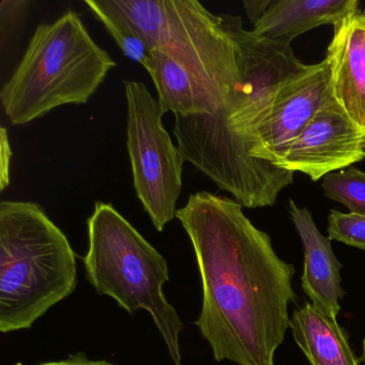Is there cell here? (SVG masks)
Instances as JSON below:
<instances>
[{"label":"cell","mask_w":365,"mask_h":365,"mask_svg":"<svg viewBox=\"0 0 365 365\" xmlns=\"http://www.w3.org/2000/svg\"><path fill=\"white\" fill-rule=\"evenodd\" d=\"M363 361H364L365 365V339L364 341H363Z\"/></svg>","instance_id":"22"},{"label":"cell","mask_w":365,"mask_h":365,"mask_svg":"<svg viewBox=\"0 0 365 365\" xmlns=\"http://www.w3.org/2000/svg\"><path fill=\"white\" fill-rule=\"evenodd\" d=\"M33 5L29 0H1L0 3V36L1 50L5 48L7 40L26 18L29 7Z\"/></svg>","instance_id":"18"},{"label":"cell","mask_w":365,"mask_h":365,"mask_svg":"<svg viewBox=\"0 0 365 365\" xmlns=\"http://www.w3.org/2000/svg\"><path fill=\"white\" fill-rule=\"evenodd\" d=\"M289 329L311 365H360L347 333L337 319L318 311L311 303L294 309Z\"/></svg>","instance_id":"14"},{"label":"cell","mask_w":365,"mask_h":365,"mask_svg":"<svg viewBox=\"0 0 365 365\" xmlns=\"http://www.w3.org/2000/svg\"><path fill=\"white\" fill-rule=\"evenodd\" d=\"M328 238L365 251V217L332 210L328 217Z\"/></svg>","instance_id":"17"},{"label":"cell","mask_w":365,"mask_h":365,"mask_svg":"<svg viewBox=\"0 0 365 365\" xmlns=\"http://www.w3.org/2000/svg\"><path fill=\"white\" fill-rule=\"evenodd\" d=\"M11 147L8 138L7 129L1 128L0 133V190L4 191L10 185V161H11Z\"/></svg>","instance_id":"19"},{"label":"cell","mask_w":365,"mask_h":365,"mask_svg":"<svg viewBox=\"0 0 365 365\" xmlns=\"http://www.w3.org/2000/svg\"><path fill=\"white\" fill-rule=\"evenodd\" d=\"M358 9L356 0H272L252 31L258 37L290 46L302 34L322 25L334 26Z\"/></svg>","instance_id":"13"},{"label":"cell","mask_w":365,"mask_h":365,"mask_svg":"<svg viewBox=\"0 0 365 365\" xmlns=\"http://www.w3.org/2000/svg\"><path fill=\"white\" fill-rule=\"evenodd\" d=\"M324 59L333 98L365 130V11L358 9L334 25Z\"/></svg>","instance_id":"10"},{"label":"cell","mask_w":365,"mask_h":365,"mask_svg":"<svg viewBox=\"0 0 365 365\" xmlns=\"http://www.w3.org/2000/svg\"><path fill=\"white\" fill-rule=\"evenodd\" d=\"M123 87L134 189L155 230L163 232L176 217L185 161L163 125L165 112L146 85L123 81Z\"/></svg>","instance_id":"7"},{"label":"cell","mask_w":365,"mask_h":365,"mask_svg":"<svg viewBox=\"0 0 365 365\" xmlns=\"http://www.w3.org/2000/svg\"><path fill=\"white\" fill-rule=\"evenodd\" d=\"M39 365H115L114 363L108 362L106 360H91L86 354H76L70 356L65 360L50 361V362L41 363Z\"/></svg>","instance_id":"21"},{"label":"cell","mask_w":365,"mask_h":365,"mask_svg":"<svg viewBox=\"0 0 365 365\" xmlns=\"http://www.w3.org/2000/svg\"><path fill=\"white\" fill-rule=\"evenodd\" d=\"M289 215L304 251L301 285L311 304L318 311L337 319L343 298L341 264L335 256L331 240L316 226L313 215L305 207L289 200Z\"/></svg>","instance_id":"11"},{"label":"cell","mask_w":365,"mask_h":365,"mask_svg":"<svg viewBox=\"0 0 365 365\" xmlns=\"http://www.w3.org/2000/svg\"><path fill=\"white\" fill-rule=\"evenodd\" d=\"M78 286L76 256L38 202H0V332L29 330Z\"/></svg>","instance_id":"3"},{"label":"cell","mask_w":365,"mask_h":365,"mask_svg":"<svg viewBox=\"0 0 365 365\" xmlns=\"http://www.w3.org/2000/svg\"><path fill=\"white\" fill-rule=\"evenodd\" d=\"M232 198L202 191L176 212L200 270L202 305L195 322L215 361L275 365L297 301L294 267L273 249Z\"/></svg>","instance_id":"1"},{"label":"cell","mask_w":365,"mask_h":365,"mask_svg":"<svg viewBox=\"0 0 365 365\" xmlns=\"http://www.w3.org/2000/svg\"><path fill=\"white\" fill-rule=\"evenodd\" d=\"M272 0H245L243 1V6H245V12H247V18H249L250 22L253 23V25L256 22L260 20L266 14L267 9L270 7Z\"/></svg>","instance_id":"20"},{"label":"cell","mask_w":365,"mask_h":365,"mask_svg":"<svg viewBox=\"0 0 365 365\" xmlns=\"http://www.w3.org/2000/svg\"><path fill=\"white\" fill-rule=\"evenodd\" d=\"M237 48L241 82L215 114L175 115L174 135L190 162L245 208L273 206L294 173L250 155L245 136L277 89L304 63L288 44L243 29L240 16H221Z\"/></svg>","instance_id":"2"},{"label":"cell","mask_w":365,"mask_h":365,"mask_svg":"<svg viewBox=\"0 0 365 365\" xmlns=\"http://www.w3.org/2000/svg\"><path fill=\"white\" fill-rule=\"evenodd\" d=\"M84 3L104 25L123 54L144 67L150 56V48L142 33L123 14L113 9L108 0H85Z\"/></svg>","instance_id":"15"},{"label":"cell","mask_w":365,"mask_h":365,"mask_svg":"<svg viewBox=\"0 0 365 365\" xmlns=\"http://www.w3.org/2000/svg\"><path fill=\"white\" fill-rule=\"evenodd\" d=\"M87 226L84 266L96 292L114 299L128 313L145 309L150 314L175 365H182V322L163 292L170 279L165 258L113 205L96 202Z\"/></svg>","instance_id":"5"},{"label":"cell","mask_w":365,"mask_h":365,"mask_svg":"<svg viewBox=\"0 0 365 365\" xmlns=\"http://www.w3.org/2000/svg\"><path fill=\"white\" fill-rule=\"evenodd\" d=\"M151 50L173 61L228 101L241 82L237 48L221 16L196 0H108ZM227 103V102H226Z\"/></svg>","instance_id":"6"},{"label":"cell","mask_w":365,"mask_h":365,"mask_svg":"<svg viewBox=\"0 0 365 365\" xmlns=\"http://www.w3.org/2000/svg\"><path fill=\"white\" fill-rule=\"evenodd\" d=\"M115 67L81 16L69 10L37 27L0 91L1 106L11 125H27L59 106L86 104Z\"/></svg>","instance_id":"4"},{"label":"cell","mask_w":365,"mask_h":365,"mask_svg":"<svg viewBox=\"0 0 365 365\" xmlns=\"http://www.w3.org/2000/svg\"><path fill=\"white\" fill-rule=\"evenodd\" d=\"M324 195L344 205L350 213L365 217V172L350 166L324 177Z\"/></svg>","instance_id":"16"},{"label":"cell","mask_w":365,"mask_h":365,"mask_svg":"<svg viewBox=\"0 0 365 365\" xmlns=\"http://www.w3.org/2000/svg\"><path fill=\"white\" fill-rule=\"evenodd\" d=\"M331 93L326 59L292 74L247 132L245 143L251 157L274 165Z\"/></svg>","instance_id":"8"},{"label":"cell","mask_w":365,"mask_h":365,"mask_svg":"<svg viewBox=\"0 0 365 365\" xmlns=\"http://www.w3.org/2000/svg\"><path fill=\"white\" fill-rule=\"evenodd\" d=\"M364 158L365 130L346 114L331 93L274 166L318 181Z\"/></svg>","instance_id":"9"},{"label":"cell","mask_w":365,"mask_h":365,"mask_svg":"<svg viewBox=\"0 0 365 365\" xmlns=\"http://www.w3.org/2000/svg\"><path fill=\"white\" fill-rule=\"evenodd\" d=\"M144 68L165 113L172 112L174 116L215 114L226 106L225 98L160 51H150Z\"/></svg>","instance_id":"12"}]
</instances>
